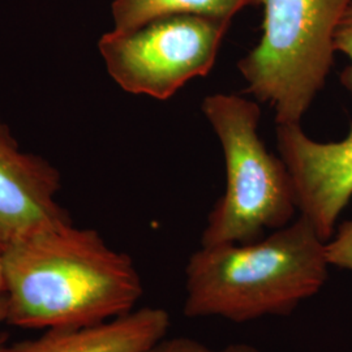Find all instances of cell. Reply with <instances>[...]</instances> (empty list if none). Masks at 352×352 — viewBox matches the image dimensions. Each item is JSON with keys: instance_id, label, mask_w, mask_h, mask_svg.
<instances>
[{"instance_id": "5", "label": "cell", "mask_w": 352, "mask_h": 352, "mask_svg": "<svg viewBox=\"0 0 352 352\" xmlns=\"http://www.w3.org/2000/svg\"><path fill=\"white\" fill-rule=\"evenodd\" d=\"M231 23L195 14L164 17L132 32L104 33L98 50L124 91L166 101L213 69Z\"/></svg>"}, {"instance_id": "4", "label": "cell", "mask_w": 352, "mask_h": 352, "mask_svg": "<svg viewBox=\"0 0 352 352\" xmlns=\"http://www.w3.org/2000/svg\"><path fill=\"white\" fill-rule=\"evenodd\" d=\"M351 0H256L260 42L238 62L245 93L269 103L278 124H300L333 65L334 36Z\"/></svg>"}, {"instance_id": "12", "label": "cell", "mask_w": 352, "mask_h": 352, "mask_svg": "<svg viewBox=\"0 0 352 352\" xmlns=\"http://www.w3.org/2000/svg\"><path fill=\"white\" fill-rule=\"evenodd\" d=\"M336 51L344 54L350 63L340 72V84L352 96V0L343 13L334 36Z\"/></svg>"}, {"instance_id": "1", "label": "cell", "mask_w": 352, "mask_h": 352, "mask_svg": "<svg viewBox=\"0 0 352 352\" xmlns=\"http://www.w3.org/2000/svg\"><path fill=\"white\" fill-rule=\"evenodd\" d=\"M7 322L26 329L100 324L133 311L144 287L132 258L72 221L0 253Z\"/></svg>"}, {"instance_id": "10", "label": "cell", "mask_w": 352, "mask_h": 352, "mask_svg": "<svg viewBox=\"0 0 352 352\" xmlns=\"http://www.w3.org/2000/svg\"><path fill=\"white\" fill-rule=\"evenodd\" d=\"M146 352H263L251 344L245 343H234L228 344L223 349H212L208 347L199 340H192V338H184V337H177V338H170L166 340L164 338L160 340L157 344H154L151 349Z\"/></svg>"}, {"instance_id": "8", "label": "cell", "mask_w": 352, "mask_h": 352, "mask_svg": "<svg viewBox=\"0 0 352 352\" xmlns=\"http://www.w3.org/2000/svg\"><path fill=\"white\" fill-rule=\"evenodd\" d=\"M170 324L164 309L145 307L94 325L47 329L1 352H146L166 338Z\"/></svg>"}, {"instance_id": "11", "label": "cell", "mask_w": 352, "mask_h": 352, "mask_svg": "<svg viewBox=\"0 0 352 352\" xmlns=\"http://www.w3.org/2000/svg\"><path fill=\"white\" fill-rule=\"evenodd\" d=\"M327 261L352 272V219L340 225L338 231L327 241Z\"/></svg>"}, {"instance_id": "2", "label": "cell", "mask_w": 352, "mask_h": 352, "mask_svg": "<svg viewBox=\"0 0 352 352\" xmlns=\"http://www.w3.org/2000/svg\"><path fill=\"white\" fill-rule=\"evenodd\" d=\"M327 240L300 215L263 240L202 247L186 267L187 317L248 322L283 316L325 285Z\"/></svg>"}, {"instance_id": "3", "label": "cell", "mask_w": 352, "mask_h": 352, "mask_svg": "<svg viewBox=\"0 0 352 352\" xmlns=\"http://www.w3.org/2000/svg\"><path fill=\"white\" fill-rule=\"evenodd\" d=\"M201 110L223 148L227 173L226 190L208 217L202 247L252 243L266 230L287 226L298 210L294 183L283 160L258 138V103L219 93L208 96Z\"/></svg>"}, {"instance_id": "14", "label": "cell", "mask_w": 352, "mask_h": 352, "mask_svg": "<svg viewBox=\"0 0 352 352\" xmlns=\"http://www.w3.org/2000/svg\"><path fill=\"white\" fill-rule=\"evenodd\" d=\"M4 294V282H3V276H1V266H0V295Z\"/></svg>"}, {"instance_id": "7", "label": "cell", "mask_w": 352, "mask_h": 352, "mask_svg": "<svg viewBox=\"0 0 352 352\" xmlns=\"http://www.w3.org/2000/svg\"><path fill=\"white\" fill-rule=\"evenodd\" d=\"M62 176L43 157L23 151L0 118V253L71 218L56 200Z\"/></svg>"}, {"instance_id": "6", "label": "cell", "mask_w": 352, "mask_h": 352, "mask_svg": "<svg viewBox=\"0 0 352 352\" xmlns=\"http://www.w3.org/2000/svg\"><path fill=\"white\" fill-rule=\"evenodd\" d=\"M277 144L292 177L298 210L327 241L352 199V126L344 139L320 142L300 124H278Z\"/></svg>"}, {"instance_id": "13", "label": "cell", "mask_w": 352, "mask_h": 352, "mask_svg": "<svg viewBox=\"0 0 352 352\" xmlns=\"http://www.w3.org/2000/svg\"><path fill=\"white\" fill-rule=\"evenodd\" d=\"M7 315H8V305H7V299L3 294V295H0V324L7 322ZM4 340H6L4 337L0 338V352L3 351V349L6 346Z\"/></svg>"}, {"instance_id": "9", "label": "cell", "mask_w": 352, "mask_h": 352, "mask_svg": "<svg viewBox=\"0 0 352 352\" xmlns=\"http://www.w3.org/2000/svg\"><path fill=\"white\" fill-rule=\"evenodd\" d=\"M256 0H113V30L126 33L151 21L182 14L232 20Z\"/></svg>"}]
</instances>
